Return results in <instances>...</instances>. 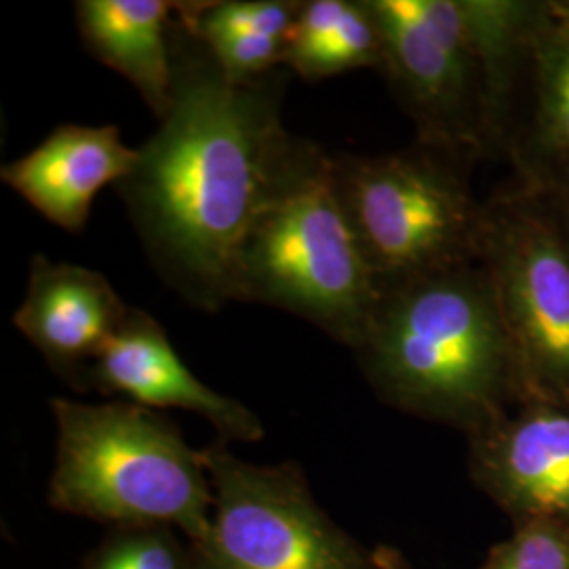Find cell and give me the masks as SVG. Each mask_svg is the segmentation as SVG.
I'll list each match as a JSON object with an SVG mask.
<instances>
[{"instance_id":"cell-1","label":"cell","mask_w":569,"mask_h":569,"mask_svg":"<svg viewBox=\"0 0 569 569\" xmlns=\"http://www.w3.org/2000/svg\"><path fill=\"white\" fill-rule=\"evenodd\" d=\"M171 58L169 108L117 190L164 281L216 312L234 302L241 244L291 138L284 79L230 81L178 11Z\"/></svg>"},{"instance_id":"cell-2","label":"cell","mask_w":569,"mask_h":569,"mask_svg":"<svg viewBox=\"0 0 569 569\" xmlns=\"http://www.w3.org/2000/svg\"><path fill=\"white\" fill-rule=\"evenodd\" d=\"M352 352L385 403L467 437L526 403L509 329L479 262L382 287Z\"/></svg>"},{"instance_id":"cell-3","label":"cell","mask_w":569,"mask_h":569,"mask_svg":"<svg viewBox=\"0 0 569 569\" xmlns=\"http://www.w3.org/2000/svg\"><path fill=\"white\" fill-rule=\"evenodd\" d=\"M234 300L283 308L357 350L380 302L340 201L331 154L289 138L244 237Z\"/></svg>"},{"instance_id":"cell-4","label":"cell","mask_w":569,"mask_h":569,"mask_svg":"<svg viewBox=\"0 0 569 569\" xmlns=\"http://www.w3.org/2000/svg\"><path fill=\"white\" fill-rule=\"evenodd\" d=\"M58 428L47 502L108 528L171 526L192 542L209 529L213 489L203 449L161 411L114 399H51Z\"/></svg>"},{"instance_id":"cell-5","label":"cell","mask_w":569,"mask_h":569,"mask_svg":"<svg viewBox=\"0 0 569 569\" xmlns=\"http://www.w3.org/2000/svg\"><path fill=\"white\" fill-rule=\"evenodd\" d=\"M333 180L369 270L382 287L479 262L483 203L462 152L416 142L387 154H331Z\"/></svg>"},{"instance_id":"cell-6","label":"cell","mask_w":569,"mask_h":569,"mask_svg":"<svg viewBox=\"0 0 569 569\" xmlns=\"http://www.w3.org/2000/svg\"><path fill=\"white\" fill-rule=\"evenodd\" d=\"M486 268L517 355L526 403L569 406V201L517 180L483 203Z\"/></svg>"},{"instance_id":"cell-7","label":"cell","mask_w":569,"mask_h":569,"mask_svg":"<svg viewBox=\"0 0 569 569\" xmlns=\"http://www.w3.org/2000/svg\"><path fill=\"white\" fill-rule=\"evenodd\" d=\"M203 458L213 507L192 542L199 569H376L373 550L321 509L300 465L247 462L220 439Z\"/></svg>"},{"instance_id":"cell-8","label":"cell","mask_w":569,"mask_h":569,"mask_svg":"<svg viewBox=\"0 0 569 569\" xmlns=\"http://www.w3.org/2000/svg\"><path fill=\"white\" fill-rule=\"evenodd\" d=\"M382 39V74L416 140L483 161L475 53L460 0H366Z\"/></svg>"},{"instance_id":"cell-9","label":"cell","mask_w":569,"mask_h":569,"mask_svg":"<svg viewBox=\"0 0 569 569\" xmlns=\"http://www.w3.org/2000/svg\"><path fill=\"white\" fill-rule=\"evenodd\" d=\"M468 468L512 523H569V406L515 407L468 437Z\"/></svg>"},{"instance_id":"cell-10","label":"cell","mask_w":569,"mask_h":569,"mask_svg":"<svg viewBox=\"0 0 569 569\" xmlns=\"http://www.w3.org/2000/svg\"><path fill=\"white\" fill-rule=\"evenodd\" d=\"M89 390L103 397H124V401L154 411H192L216 428L226 443L264 439L262 420L241 401L203 385L176 352L164 327L133 306L89 369L84 392Z\"/></svg>"},{"instance_id":"cell-11","label":"cell","mask_w":569,"mask_h":569,"mask_svg":"<svg viewBox=\"0 0 569 569\" xmlns=\"http://www.w3.org/2000/svg\"><path fill=\"white\" fill-rule=\"evenodd\" d=\"M131 306L98 270L34 256L13 315L21 336L63 382L84 392L87 373L121 329Z\"/></svg>"},{"instance_id":"cell-12","label":"cell","mask_w":569,"mask_h":569,"mask_svg":"<svg viewBox=\"0 0 569 569\" xmlns=\"http://www.w3.org/2000/svg\"><path fill=\"white\" fill-rule=\"evenodd\" d=\"M138 154L114 124H60L28 154L2 164L0 178L44 220L77 234L103 188L131 176Z\"/></svg>"},{"instance_id":"cell-13","label":"cell","mask_w":569,"mask_h":569,"mask_svg":"<svg viewBox=\"0 0 569 569\" xmlns=\"http://www.w3.org/2000/svg\"><path fill=\"white\" fill-rule=\"evenodd\" d=\"M549 2L460 0L475 53L483 159L509 161L528 96L536 34Z\"/></svg>"},{"instance_id":"cell-14","label":"cell","mask_w":569,"mask_h":569,"mask_svg":"<svg viewBox=\"0 0 569 569\" xmlns=\"http://www.w3.org/2000/svg\"><path fill=\"white\" fill-rule=\"evenodd\" d=\"M178 2L79 0L77 26L84 49L131 82L161 121L171 102V26Z\"/></svg>"},{"instance_id":"cell-15","label":"cell","mask_w":569,"mask_h":569,"mask_svg":"<svg viewBox=\"0 0 569 569\" xmlns=\"http://www.w3.org/2000/svg\"><path fill=\"white\" fill-rule=\"evenodd\" d=\"M569 161V9L550 0L536 34L528 96L509 163L517 180L545 182Z\"/></svg>"},{"instance_id":"cell-16","label":"cell","mask_w":569,"mask_h":569,"mask_svg":"<svg viewBox=\"0 0 569 569\" xmlns=\"http://www.w3.org/2000/svg\"><path fill=\"white\" fill-rule=\"evenodd\" d=\"M284 66L305 81L350 70H382V39L366 0L302 2L291 28Z\"/></svg>"},{"instance_id":"cell-17","label":"cell","mask_w":569,"mask_h":569,"mask_svg":"<svg viewBox=\"0 0 569 569\" xmlns=\"http://www.w3.org/2000/svg\"><path fill=\"white\" fill-rule=\"evenodd\" d=\"M300 9L293 0L178 2V20L204 42L253 34L289 41Z\"/></svg>"},{"instance_id":"cell-18","label":"cell","mask_w":569,"mask_h":569,"mask_svg":"<svg viewBox=\"0 0 569 569\" xmlns=\"http://www.w3.org/2000/svg\"><path fill=\"white\" fill-rule=\"evenodd\" d=\"M77 569H199L190 538L171 526L110 528Z\"/></svg>"},{"instance_id":"cell-19","label":"cell","mask_w":569,"mask_h":569,"mask_svg":"<svg viewBox=\"0 0 569 569\" xmlns=\"http://www.w3.org/2000/svg\"><path fill=\"white\" fill-rule=\"evenodd\" d=\"M479 569H569V523L521 521Z\"/></svg>"},{"instance_id":"cell-20","label":"cell","mask_w":569,"mask_h":569,"mask_svg":"<svg viewBox=\"0 0 569 569\" xmlns=\"http://www.w3.org/2000/svg\"><path fill=\"white\" fill-rule=\"evenodd\" d=\"M373 566L376 569H411L406 557L392 547H376L373 549Z\"/></svg>"},{"instance_id":"cell-21","label":"cell","mask_w":569,"mask_h":569,"mask_svg":"<svg viewBox=\"0 0 569 569\" xmlns=\"http://www.w3.org/2000/svg\"><path fill=\"white\" fill-rule=\"evenodd\" d=\"M533 183H547L550 188H555L561 197H566L569 201V161L563 164V167H559L552 176H550L549 180H545V182H533Z\"/></svg>"},{"instance_id":"cell-22","label":"cell","mask_w":569,"mask_h":569,"mask_svg":"<svg viewBox=\"0 0 569 569\" xmlns=\"http://www.w3.org/2000/svg\"><path fill=\"white\" fill-rule=\"evenodd\" d=\"M563 2H566V7L569 9V0H563Z\"/></svg>"}]
</instances>
